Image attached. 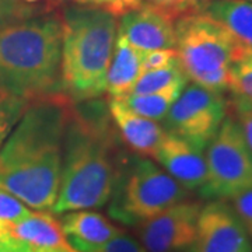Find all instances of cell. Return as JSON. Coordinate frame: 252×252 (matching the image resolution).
<instances>
[{
	"label": "cell",
	"mask_w": 252,
	"mask_h": 252,
	"mask_svg": "<svg viewBox=\"0 0 252 252\" xmlns=\"http://www.w3.org/2000/svg\"><path fill=\"white\" fill-rule=\"evenodd\" d=\"M72 105L63 93L28 104L0 147V189L32 210L56 202Z\"/></svg>",
	"instance_id": "1"
},
{
	"label": "cell",
	"mask_w": 252,
	"mask_h": 252,
	"mask_svg": "<svg viewBox=\"0 0 252 252\" xmlns=\"http://www.w3.org/2000/svg\"><path fill=\"white\" fill-rule=\"evenodd\" d=\"M73 102L63 139L59 193L54 215L91 210L107 205L130 156L122 147L111 115L102 102Z\"/></svg>",
	"instance_id": "2"
},
{
	"label": "cell",
	"mask_w": 252,
	"mask_h": 252,
	"mask_svg": "<svg viewBox=\"0 0 252 252\" xmlns=\"http://www.w3.org/2000/svg\"><path fill=\"white\" fill-rule=\"evenodd\" d=\"M61 61V7L0 23V89L26 107L63 93Z\"/></svg>",
	"instance_id": "3"
},
{
	"label": "cell",
	"mask_w": 252,
	"mask_h": 252,
	"mask_svg": "<svg viewBox=\"0 0 252 252\" xmlns=\"http://www.w3.org/2000/svg\"><path fill=\"white\" fill-rule=\"evenodd\" d=\"M62 91L73 102L101 97L118 36V18L98 6L61 9Z\"/></svg>",
	"instance_id": "4"
},
{
	"label": "cell",
	"mask_w": 252,
	"mask_h": 252,
	"mask_svg": "<svg viewBox=\"0 0 252 252\" xmlns=\"http://www.w3.org/2000/svg\"><path fill=\"white\" fill-rule=\"evenodd\" d=\"M175 52L189 81L224 94L234 63L248 54L224 28L206 14H190L174 21Z\"/></svg>",
	"instance_id": "5"
},
{
	"label": "cell",
	"mask_w": 252,
	"mask_h": 252,
	"mask_svg": "<svg viewBox=\"0 0 252 252\" xmlns=\"http://www.w3.org/2000/svg\"><path fill=\"white\" fill-rule=\"evenodd\" d=\"M190 199V192L149 157L132 156L111 198L109 215L129 225L140 224L175 203Z\"/></svg>",
	"instance_id": "6"
},
{
	"label": "cell",
	"mask_w": 252,
	"mask_h": 252,
	"mask_svg": "<svg viewBox=\"0 0 252 252\" xmlns=\"http://www.w3.org/2000/svg\"><path fill=\"white\" fill-rule=\"evenodd\" d=\"M205 158L207 180L199 192L202 198L225 200L252 188V150L230 112L205 149Z\"/></svg>",
	"instance_id": "7"
},
{
	"label": "cell",
	"mask_w": 252,
	"mask_h": 252,
	"mask_svg": "<svg viewBox=\"0 0 252 252\" xmlns=\"http://www.w3.org/2000/svg\"><path fill=\"white\" fill-rule=\"evenodd\" d=\"M227 112L228 102L224 94L190 83L162 119V127L205 152Z\"/></svg>",
	"instance_id": "8"
},
{
	"label": "cell",
	"mask_w": 252,
	"mask_h": 252,
	"mask_svg": "<svg viewBox=\"0 0 252 252\" xmlns=\"http://www.w3.org/2000/svg\"><path fill=\"white\" fill-rule=\"evenodd\" d=\"M202 202L187 199L136 225L146 252L187 251L196 234Z\"/></svg>",
	"instance_id": "9"
},
{
	"label": "cell",
	"mask_w": 252,
	"mask_h": 252,
	"mask_svg": "<svg viewBox=\"0 0 252 252\" xmlns=\"http://www.w3.org/2000/svg\"><path fill=\"white\" fill-rule=\"evenodd\" d=\"M185 252H252V240L230 203L213 199L200 209L196 234Z\"/></svg>",
	"instance_id": "10"
},
{
	"label": "cell",
	"mask_w": 252,
	"mask_h": 252,
	"mask_svg": "<svg viewBox=\"0 0 252 252\" xmlns=\"http://www.w3.org/2000/svg\"><path fill=\"white\" fill-rule=\"evenodd\" d=\"M153 158L189 192H200L205 187L207 180L205 153L180 136L165 132Z\"/></svg>",
	"instance_id": "11"
},
{
	"label": "cell",
	"mask_w": 252,
	"mask_h": 252,
	"mask_svg": "<svg viewBox=\"0 0 252 252\" xmlns=\"http://www.w3.org/2000/svg\"><path fill=\"white\" fill-rule=\"evenodd\" d=\"M118 35L142 52L157 49H175L174 21L143 4L119 17Z\"/></svg>",
	"instance_id": "12"
},
{
	"label": "cell",
	"mask_w": 252,
	"mask_h": 252,
	"mask_svg": "<svg viewBox=\"0 0 252 252\" xmlns=\"http://www.w3.org/2000/svg\"><path fill=\"white\" fill-rule=\"evenodd\" d=\"M107 101L111 119L127 149L137 156L153 158L165 135L162 125L136 114L124 99L107 97Z\"/></svg>",
	"instance_id": "13"
},
{
	"label": "cell",
	"mask_w": 252,
	"mask_h": 252,
	"mask_svg": "<svg viewBox=\"0 0 252 252\" xmlns=\"http://www.w3.org/2000/svg\"><path fill=\"white\" fill-rule=\"evenodd\" d=\"M59 221L67 243L80 252L99 247L124 231L108 217L94 210L67 212Z\"/></svg>",
	"instance_id": "14"
},
{
	"label": "cell",
	"mask_w": 252,
	"mask_h": 252,
	"mask_svg": "<svg viewBox=\"0 0 252 252\" xmlns=\"http://www.w3.org/2000/svg\"><path fill=\"white\" fill-rule=\"evenodd\" d=\"M144 52L118 35L107 76V90L111 98L124 99L132 94L136 81L143 73Z\"/></svg>",
	"instance_id": "15"
},
{
	"label": "cell",
	"mask_w": 252,
	"mask_h": 252,
	"mask_svg": "<svg viewBox=\"0 0 252 252\" xmlns=\"http://www.w3.org/2000/svg\"><path fill=\"white\" fill-rule=\"evenodd\" d=\"M4 237L27 244L34 251L67 245L61 221L48 210H32L7 228Z\"/></svg>",
	"instance_id": "16"
},
{
	"label": "cell",
	"mask_w": 252,
	"mask_h": 252,
	"mask_svg": "<svg viewBox=\"0 0 252 252\" xmlns=\"http://www.w3.org/2000/svg\"><path fill=\"white\" fill-rule=\"evenodd\" d=\"M202 13L224 28L243 48L252 52V1L212 0Z\"/></svg>",
	"instance_id": "17"
},
{
	"label": "cell",
	"mask_w": 252,
	"mask_h": 252,
	"mask_svg": "<svg viewBox=\"0 0 252 252\" xmlns=\"http://www.w3.org/2000/svg\"><path fill=\"white\" fill-rule=\"evenodd\" d=\"M185 87L187 86L184 84H177L152 94H143V95L130 94L124 98V102L132 111H135L136 114L156 122H160L165 118L167 112L170 111L172 104L180 97V94Z\"/></svg>",
	"instance_id": "18"
},
{
	"label": "cell",
	"mask_w": 252,
	"mask_h": 252,
	"mask_svg": "<svg viewBox=\"0 0 252 252\" xmlns=\"http://www.w3.org/2000/svg\"><path fill=\"white\" fill-rule=\"evenodd\" d=\"M188 81V77L185 76L180 62L177 59L175 62L165 66V67L142 73L139 80L136 81L132 94H135V95L152 94V93H157V91L164 90L171 86H177V84L187 86Z\"/></svg>",
	"instance_id": "19"
},
{
	"label": "cell",
	"mask_w": 252,
	"mask_h": 252,
	"mask_svg": "<svg viewBox=\"0 0 252 252\" xmlns=\"http://www.w3.org/2000/svg\"><path fill=\"white\" fill-rule=\"evenodd\" d=\"M228 91L231 95H237L252 102V52L234 63L231 69Z\"/></svg>",
	"instance_id": "20"
},
{
	"label": "cell",
	"mask_w": 252,
	"mask_h": 252,
	"mask_svg": "<svg viewBox=\"0 0 252 252\" xmlns=\"http://www.w3.org/2000/svg\"><path fill=\"white\" fill-rule=\"evenodd\" d=\"M32 210L11 193L0 189V238L4 237L10 225L17 223Z\"/></svg>",
	"instance_id": "21"
},
{
	"label": "cell",
	"mask_w": 252,
	"mask_h": 252,
	"mask_svg": "<svg viewBox=\"0 0 252 252\" xmlns=\"http://www.w3.org/2000/svg\"><path fill=\"white\" fill-rule=\"evenodd\" d=\"M26 105L0 89V147L17 124Z\"/></svg>",
	"instance_id": "22"
},
{
	"label": "cell",
	"mask_w": 252,
	"mask_h": 252,
	"mask_svg": "<svg viewBox=\"0 0 252 252\" xmlns=\"http://www.w3.org/2000/svg\"><path fill=\"white\" fill-rule=\"evenodd\" d=\"M227 102L228 112L237 121L245 142L252 150V102L237 95H231V99Z\"/></svg>",
	"instance_id": "23"
},
{
	"label": "cell",
	"mask_w": 252,
	"mask_h": 252,
	"mask_svg": "<svg viewBox=\"0 0 252 252\" xmlns=\"http://www.w3.org/2000/svg\"><path fill=\"white\" fill-rule=\"evenodd\" d=\"M83 252H146V250L135 237L122 231L105 244Z\"/></svg>",
	"instance_id": "24"
},
{
	"label": "cell",
	"mask_w": 252,
	"mask_h": 252,
	"mask_svg": "<svg viewBox=\"0 0 252 252\" xmlns=\"http://www.w3.org/2000/svg\"><path fill=\"white\" fill-rule=\"evenodd\" d=\"M144 4L156 10L165 18L177 21L178 18L190 16V9L185 0H143Z\"/></svg>",
	"instance_id": "25"
},
{
	"label": "cell",
	"mask_w": 252,
	"mask_h": 252,
	"mask_svg": "<svg viewBox=\"0 0 252 252\" xmlns=\"http://www.w3.org/2000/svg\"><path fill=\"white\" fill-rule=\"evenodd\" d=\"M230 200H231L230 206L233 207L245 231L252 240V188L235 195Z\"/></svg>",
	"instance_id": "26"
},
{
	"label": "cell",
	"mask_w": 252,
	"mask_h": 252,
	"mask_svg": "<svg viewBox=\"0 0 252 252\" xmlns=\"http://www.w3.org/2000/svg\"><path fill=\"white\" fill-rule=\"evenodd\" d=\"M175 49H157L152 52H144L143 56V72L161 69L177 61Z\"/></svg>",
	"instance_id": "27"
},
{
	"label": "cell",
	"mask_w": 252,
	"mask_h": 252,
	"mask_svg": "<svg viewBox=\"0 0 252 252\" xmlns=\"http://www.w3.org/2000/svg\"><path fill=\"white\" fill-rule=\"evenodd\" d=\"M35 13H38V10H34L18 0H0V23L14 18L28 17Z\"/></svg>",
	"instance_id": "28"
},
{
	"label": "cell",
	"mask_w": 252,
	"mask_h": 252,
	"mask_svg": "<svg viewBox=\"0 0 252 252\" xmlns=\"http://www.w3.org/2000/svg\"><path fill=\"white\" fill-rule=\"evenodd\" d=\"M143 4V0H101L98 7L108 11L114 17L119 18L129 11L140 9Z\"/></svg>",
	"instance_id": "29"
},
{
	"label": "cell",
	"mask_w": 252,
	"mask_h": 252,
	"mask_svg": "<svg viewBox=\"0 0 252 252\" xmlns=\"http://www.w3.org/2000/svg\"><path fill=\"white\" fill-rule=\"evenodd\" d=\"M0 252H34L31 247L27 244L21 243L18 240L10 238V237H1L0 238Z\"/></svg>",
	"instance_id": "30"
},
{
	"label": "cell",
	"mask_w": 252,
	"mask_h": 252,
	"mask_svg": "<svg viewBox=\"0 0 252 252\" xmlns=\"http://www.w3.org/2000/svg\"><path fill=\"white\" fill-rule=\"evenodd\" d=\"M185 1H187L192 14H199L206 7L207 3H210L212 0H185Z\"/></svg>",
	"instance_id": "31"
},
{
	"label": "cell",
	"mask_w": 252,
	"mask_h": 252,
	"mask_svg": "<svg viewBox=\"0 0 252 252\" xmlns=\"http://www.w3.org/2000/svg\"><path fill=\"white\" fill-rule=\"evenodd\" d=\"M34 252H80L74 250L70 244L63 245V247H54V248H42V250H36Z\"/></svg>",
	"instance_id": "32"
},
{
	"label": "cell",
	"mask_w": 252,
	"mask_h": 252,
	"mask_svg": "<svg viewBox=\"0 0 252 252\" xmlns=\"http://www.w3.org/2000/svg\"><path fill=\"white\" fill-rule=\"evenodd\" d=\"M58 4L64 3H73V6H83V4H90V0H54Z\"/></svg>",
	"instance_id": "33"
},
{
	"label": "cell",
	"mask_w": 252,
	"mask_h": 252,
	"mask_svg": "<svg viewBox=\"0 0 252 252\" xmlns=\"http://www.w3.org/2000/svg\"><path fill=\"white\" fill-rule=\"evenodd\" d=\"M18 1H21V3H24V4H36L38 1H41V0H18Z\"/></svg>",
	"instance_id": "34"
},
{
	"label": "cell",
	"mask_w": 252,
	"mask_h": 252,
	"mask_svg": "<svg viewBox=\"0 0 252 252\" xmlns=\"http://www.w3.org/2000/svg\"><path fill=\"white\" fill-rule=\"evenodd\" d=\"M99 3H101V0H90V4L93 6H99Z\"/></svg>",
	"instance_id": "35"
},
{
	"label": "cell",
	"mask_w": 252,
	"mask_h": 252,
	"mask_svg": "<svg viewBox=\"0 0 252 252\" xmlns=\"http://www.w3.org/2000/svg\"><path fill=\"white\" fill-rule=\"evenodd\" d=\"M248 1H252V0H248Z\"/></svg>",
	"instance_id": "36"
}]
</instances>
